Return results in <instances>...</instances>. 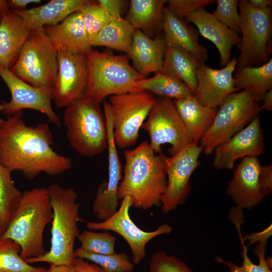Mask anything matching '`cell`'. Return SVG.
<instances>
[{"label": "cell", "mask_w": 272, "mask_h": 272, "mask_svg": "<svg viewBox=\"0 0 272 272\" xmlns=\"http://www.w3.org/2000/svg\"><path fill=\"white\" fill-rule=\"evenodd\" d=\"M23 111L8 116L0 127V162L11 172L29 180L40 173L57 176L72 168V161L52 149L53 134L47 123L28 126Z\"/></svg>", "instance_id": "6da1fadb"}, {"label": "cell", "mask_w": 272, "mask_h": 272, "mask_svg": "<svg viewBox=\"0 0 272 272\" xmlns=\"http://www.w3.org/2000/svg\"><path fill=\"white\" fill-rule=\"evenodd\" d=\"M122 177L118 197L129 196L131 207L142 210L160 206L166 188V156L156 153L149 142L125 150Z\"/></svg>", "instance_id": "7a4b0ae2"}, {"label": "cell", "mask_w": 272, "mask_h": 272, "mask_svg": "<svg viewBox=\"0 0 272 272\" xmlns=\"http://www.w3.org/2000/svg\"><path fill=\"white\" fill-rule=\"evenodd\" d=\"M46 188L53 212L50 248L38 257L25 260L29 264L46 262L75 266L77 259L75 242L80 234L78 226L80 205L77 201V192L72 188H64L57 183Z\"/></svg>", "instance_id": "3957f363"}, {"label": "cell", "mask_w": 272, "mask_h": 272, "mask_svg": "<svg viewBox=\"0 0 272 272\" xmlns=\"http://www.w3.org/2000/svg\"><path fill=\"white\" fill-rule=\"evenodd\" d=\"M52 217L47 188L26 190L6 231L0 238H10L17 242L23 259L38 257L45 252L44 232Z\"/></svg>", "instance_id": "277c9868"}, {"label": "cell", "mask_w": 272, "mask_h": 272, "mask_svg": "<svg viewBox=\"0 0 272 272\" xmlns=\"http://www.w3.org/2000/svg\"><path fill=\"white\" fill-rule=\"evenodd\" d=\"M85 56L88 81L84 95L98 103L113 95L139 92L135 82L147 78L130 65L127 54L115 55L91 48Z\"/></svg>", "instance_id": "5b68a950"}, {"label": "cell", "mask_w": 272, "mask_h": 272, "mask_svg": "<svg viewBox=\"0 0 272 272\" xmlns=\"http://www.w3.org/2000/svg\"><path fill=\"white\" fill-rule=\"evenodd\" d=\"M63 123L70 145L80 155L97 156L107 148V126L100 103L82 95L65 108Z\"/></svg>", "instance_id": "8992f818"}, {"label": "cell", "mask_w": 272, "mask_h": 272, "mask_svg": "<svg viewBox=\"0 0 272 272\" xmlns=\"http://www.w3.org/2000/svg\"><path fill=\"white\" fill-rule=\"evenodd\" d=\"M259 102L247 90L227 96L217 109L212 125L199 141L204 154H212L218 146L258 116L261 110Z\"/></svg>", "instance_id": "52a82bcc"}, {"label": "cell", "mask_w": 272, "mask_h": 272, "mask_svg": "<svg viewBox=\"0 0 272 272\" xmlns=\"http://www.w3.org/2000/svg\"><path fill=\"white\" fill-rule=\"evenodd\" d=\"M241 18L239 55L236 69L265 63L271 52L272 10L252 7L247 0L238 1Z\"/></svg>", "instance_id": "ba28073f"}, {"label": "cell", "mask_w": 272, "mask_h": 272, "mask_svg": "<svg viewBox=\"0 0 272 272\" xmlns=\"http://www.w3.org/2000/svg\"><path fill=\"white\" fill-rule=\"evenodd\" d=\"M57 70V51L47 35L31 30L12 73L32 86L53 90Z\"/></svg>", "instance_id": "9c48e42d"}, {"label": "cell", "mask_w": 272, "mask_h": 272, "mask_svg": "<svg viewBox=\"0 0 272 272\" xmlns=\"http://www.w3.org/2000/svg\"><path fill=\"white\" fill-rule=\"evenodd\" d=\"M156 100L154 95L146 91L109 96L108 104L112 116L113 137L116 147L124 149L135 144L140 129Z\"/></svg>", "instance_id": "30bf717a"}, {"label": "cell", "mask_w": 272, "mask_h": 272, "mask_svg": "<svg viewBox=\"0 0 272 272\" xmlns=\"http://www.w3.org/2000/svg\"><path fill=\"white\" fill-rule=\"evenodd\" d=\"M142 127L148 133L149 144L157 154L162 153L165 144L170 145L168 152L173 156L193 144L173 100L168 98H157Z\"/></svg>", "instance_id": "8fae6325"}, {"label": "cell", "mask_w": 272, "mask_h": 272, "mask_svg": "<svg viewBox=\"0 0 272 272\" xmlns=\"http://www.w3.org/2000/svg\"><path fill=\"white\" fill-rule=\"evenodd\" d=\"M202 152L200 145L193 143L175 155L166 157L167 183L160 201L164 214L176 209L188 196L190 177L200 164L198 158Z\"/></svg>", "instance_id": "7c38bea8"}, {"label": "cell", "mask_w": 272, "mask_h": 272, "mask_svg": "<svg viewBox=\"0 0 272 272\" xmlns=\"http://www.w3.org/2000/svg\"><path fill=\"white\" fill-rule=\"evenodd\" d=\"M130 207V197L125 196L111 217L99 222H86V227L90 230L111 231L121 236L130 248L132 263L139 264L146 256L147 244L157 236L170 233L172 228L170 225L164 224L152 231L142 230L131 219L129 213Z\"/></svg>", "instance_id": "4fadbf2b"}, {"label": "cell", "mask_w": 272, "mask_h": 272, "mask_svg": "<svg viewBox=\"0 0 272 272\" xmlns=\"http://www.w3.org/2000/svg\"><path fill=\"white\" fill-rule=\"evenodd\" d=\"M0 77L11 95L9 102L1 104L4 114L9 116L24 109H32L44 114L55 125H61V119L52 108V89L32 86L17 77L10 69L1 66Z\"/></svg>", "instance_id": "5bb4252c"}, {"label": "cell", "mask_w": 272, "mask_h": 272, "mask_svg": "<svg viewBox=\"0 0 272 272\" xmlns=\"http://www.w3.org/2000/svg\"><path fill=\"white\" fill-rule=\"evenodd\" d=\"M58 70L52 100L58 108H66L84 94L88 81L85 54L57 51Z\"/></svg>", "instance_id": "9a60e30c"}, {"label": "cell", "mask_w": 272, "mask_h": 272, "mask_svg": "<svg viewBox=\"0 0 272 272\" xmlns=\"http://www.w3.org/2000/svg\"><path fill=\"white\" fill-rule=\"evenodd\" d=\"M103 112L108 132V176L99 185L92 204L93 214L101 221L107 219L117 210L118 190L122 177V166L113 137L112 116L107 101L103 103Z\"/></svg>", "instance_id": "2e32d148"}, {"label": "cell", "mask_w": 272, "mask_h": 272, "mask_svg": "<svg viewBox=\"0 0 272 272\" xmlns=\"http://www.w3.org/2000/svg\"><path fill=\"white\" fill-rule=\"evenodd\" d=\"M264 151V138L260 118L257 116L244 128L215 149L213 165L217 169L232 170L238 159L257 158Z\"/></svg>", "instance_id": "e0dca14e"}, {"label": "cell", "mask_w": 272, "mask_h": 272, "mask_svg": "<svg viewBox=\"0 0 272 272\" xmlns=\"http://www.w3.org/2000/svg\"><path fill=\"white\" fill-rule=\"evenodd\" d=\"M237 62L234 57L220 69L200 63L196 73L194 98L205 106L213 108L220 106L227 96L237 91L233 79Z\"/></svg>", "instance_id": "ac0fdd59"}, {"label": "cell", "mask_w": 272, "mask_h": 272, "mask_svg": "<svg viewBox=\"0 0 272 272\" xmlns=\"http://www.w3.org/2000/svg\"><path fill=\"white\" fill-rule=\"evenodd\" d=\"M261 166L257 158L247 157L243 158L234 169L226 191L240 209L250 210L264 197L259 183Z\"/></svg>", "instance_id": "d6986e66"}, {"label": "cell", "mask_w": 272, "mask_h": 272, "mask_svg": "<svg viewBox=\"0 0 272 272\" xmlns=\"http://www.w3.org/2000/svg\"><path fill=\"white\" fill-rule=\"evenodd\" d=\"M43 31L57 51L85 54L92 47L81 12L70 15L57 25L44 26Z\"/></svg>", "instance_id": "ffe728a7"}, {"label": "cell", "mask_w": 272, "mask_h": 272, "mask_svg": "<svg viewBox=\"0 0 272 272\" xmlns=\"http://www.w3.org/2000/svg\"><path fill=\"white\" fill-rule=\"evenodd\" d=\"M187 22L194 24L198 32L211 41L218 49L220 57V65L225 66L231 60L233 46L240 41L239 34L229 29L205 9H199L185 18Z\"/></svg>", "instance_id": "44dd1931"}, {"label": "cell", "mask_w": 272, "mask_h": 272, "mask_svg": "<svg viewBox=\"0 0 272 272\" xmlns=\"http://www.w3.org/2000/svg\"><path fill=\"white\" fill-rule=\"evenodd\" d=\"M166 43L163 34L152 38L140 30H135L132 41L127 53L133 67L141 75L147 77L151 73L160 72Z\"/></svg>", "instance_id": "7402d4cb"}, {"label": "cell", "mask_w": 272, "mask_h": 272, "mask_svg": "<svg viewBox=\"0 0 272 272\" xmlns=\"http://www.w3.org/2000/svg\"><path fill=\"white\" fill-rule=\"evenodd\" d=\"M89 0H51L36 7L13 10L31 30L43 31L46 26L55 25L70 15L80 12Z\"/></svg>", "instance_id": "603a6c76"}, {"label": "cell", "mask_w": 272, "mask_h": 272, "mask_svg": "<svg viewBox=\"0 0 272 272\" xmlns=\"http://www.w3.org/2000/svg\"><path fill=\"white\" fill-rule=\"evenodd\" d=\"M162 29L166 46L184 49L200 62L205 63L208 53L206 48L199 43L198 31L167 7L163 11Z\"/></svg>", "instance_id": "cb8c5ba5"}, {"label": "cell", "mask_w": 272, "mask_h": 272, "mask_svg": "<svg viewBox=\"0 0 272 272\" xmlns=\"http://www.w3.org/2000/svg\"><path fill=\"white\" fill-rule=\"evenodd\" d=\"M31 30L11 10L0 20V66L11 69L27 41Z\"/></svg>", "instance_id": "d4e9b609"}, {"label": "cell", "mask_w": 272, "mask_h": 272, "mask_svg": "<svg viewBox=\"0 0 272 272\" xmlns=\"http://www.w3.org/2000/svg\"><path fill=\"white\" fill-rule=\"evenodd\" d=\"M173 101L193 143L198 144L212 125L217 108L202 105L193 95Z\"/></svg>", "instance_id": "484cf974"}, {"label": "cell", "mask_w": 272, "mask_h": 272, "mask_svg": "<svg viewBox=\"0 0 272 272\" xmlns=\"http://www.w3.org/2000/svg\"><path fill=\"white\" fill-rule=\"evenodd\" d=\"M200 62L187 51L166 46L160 72L185 84L193 94L196 86V73Z\"/></svg>", "instance_id": "4316f807"}, {"label": "cell", "mask_w": 272, "mask_h": 272, "mask_svg": "<svg viewBox=\"0 0 272 272\" xmlns=\"http://www.w3.org/2000/svg\"><path fill=\"white\" fill-rule=\"evenodd\" d=\"M166 0H131L125 19L135 30L153 33L162 29Z\"/></svg>", "instance_id": "83f0119b"}, {"label": "cell", "mask_w": 272, "mask_h": 272, "mask_svg": "<svg viewBox=\"0 0 272 272\" xmlns=\"http://www.w3.org/2000/svg\"><path fill=\"white\" fill-rule=\"evenodd\" d=\"M229 217L236 226L242 246V264L240 266H237L233 262L225 260L219 256L215 257L216 261L226 265L228 267L229 272H272L271 261H270L269 258L266 259L265 257L266 240L259 242V244L255 248L254 252L258 258V263H254L248 255V246L245 245L244 240L241 235V225L244 221L242 210L238 209L230 210Z\"/></svg>", "instance_id": "f1b7e54d"}, {"label": "cell", "mask_w": 272, "mask_h": 272, "mask_svg": "<svg viewBox=\"0 0 272 272\" xmlns=\"http://www.w3.org/2000/svg\"><path fill=\"white\" fill-rule=\"evenodd\" d=\"M233 79L237 91L248 90L260 102L265 93L272 88V58L260 66L236 69Z\"/></svg>", "instance_id": "f546056e"}, {"label": "cell", "mask_w": 272, "mask_h": 272, "mask_svg": "<svg viewBox=\"0 0 272 272\" xmlns=\"http://www.w3.org/2000/svg\"><path fill=\"white\" fill-rule=\"evenodd\" d=\"M135 29L121 18L112 19L95 37L92 46H105L127 54L130 48Z\"/></svg>", "instance_id": "4dcf8cb0"}, {"label": "cell", "mask_w": 272, "mask_h": 272, "mask_svg": "<svg viewBox=\"0 0 272 272\" xmlns=\"http://www.w3.org/2000/svg\"><path fill=\"white\" fill-rule=\"evenodd\" d=\"M135 86L140 91H146L172 100L186 98L193 94L181 81L160 72L151 78L137 81Z\"/></svg>", "instance_id": "1f68e13d"}, {"label": "cell", "mask_w": 272, "mask_h": 272, "mask_svg": "<svg viewBox=\"0 0 272 272\" xmlns=\"http://www.w3.org/2000/svg\"><path fill=\"white\" fill-rule=\"evenodd\" d=\"M11 172L0 162V237L17 210L23 192L15 186Z\"/></svg>", "instance_id": "d6a6232c"}, {"label": "cell", "mask_w": 272, "mask_h": 272, "mask_svg": "<svg viewBox=\"0 0 272 272\" xmlns=\"http://www.w3.org/2000/svg\"><path fill=\"white\" fill-rule=\"evenodd\" d=\"M21 248L13 240L0 238V272H45L46 268L35 267L20 256Z\"/></svg>", "instance_id": "836d02e7"}, {"label": "cell", "mask_w": 272, "mask_h": 272, "mask_svg": "<svg viewBox=\"0 0 272 272\" xmlns=\"http://www.w3.org/2000/svg\"><path fill=\"white\" fill-rule=\"evenodd\" d=\"M77 258L90 261L99 266L103 272H131L134 264L124 252L99 254L86 251L80 247L75 249Z\"/></svg>", "instance_id": "e575fe53"}, {"label": "cell", "mask_w": 272, "mask_h": 272, "mask_svg": "<svg viewBox=\"0 0 272 272\" xmlns=\"http://www.w3.org/2000/svg\"><path fill=\"white\" fill-rule=\"evenodd\" d=\"M78 240L81 248L99 254H110L115 252L116 238L107 231L95 232L85 230L80 234Z\"/></svg>", "instance_id": "d590c367"}, {"label": "cell", "mask_w": 272, "mask_h": 272, "mask_svg": "<svg viewBox=\"0 0 272 272\" xmlns=\"http://www.w3.org/2000/svg\"><path fill=\"white\" fill-rule=\"evenodd\" d=\"M80 12L91 44L95 37L112 18L97 1H89Z\"/></svg>", "instance_id": "8d00e7d4"}, {"label": "cell", "mask_w": 272, "mask_h": 272, "mask_svg": "<svg viewBox=\"0 0 272 272\" xmlns=\"http://www.w3.org/2000/svg\"><path fill=\"white\" fill-rule=\"evenodd\" d=\"M213 15L231 30L240 34L241 18L237 0H218Z\"/></svg>", "instance_id": "74e56055"}, {"label": "cell", "mask_w": 272, "mask_h": 272, "mask_svg": "<svg viewBox=\"0 0 272 272\" xmlns=\"http://www.w3.org/2000/svg\"><path fill=\"white\" fill-rule=\"evenodd\" d=\"M149 269L150 272H194L184 262L162 251L152 255Z\"/></svg>", "instance_id": "f35d334b"}, {"label": "cell", "mask_w": 272, "mask_h": 272, "mask_svg": "<svg viewBox=\"0 0 272 272\" xmlns=\"http://www.w3.org/2000/svg\"><path fill=\"white\" fill-rule=\"evenodd\" d=\"M215 3L213 0H169L167 1L166 7L178 18L184 20L187 15Z\"/></svg>", "instance_id": "ab89813d"}, {"label": "cell", "mask_w": 272, "mask_h": 272, "mask_svg": "<svg viewBox=\"0 0 272 272\" xmlns=\"http://www.w3.org/2000/svg\"><path fill=\"white\" fill-rule=\"evenodd\" d=\"M259 183L261 193L265 196L269 195L272 191V164L260 167Z\"/></svg>", "instance_id": "60d3db41"}, {"label": "cell", "mask_w": 272, "mask_h": 272, "mask_svg": "<svg viewBox=\"0 0 272 272\" xmlns=\"http://www.w3.org/2000/svg\"><path fill=\"white\" fill-rule=\"evenodd\" d=\"M97 2L106 11L112 19H118L122 18L121 14L125 1L99 0Z\"/></svg>", "instance_id": "b9f144b4"}, {"label": "cell", "mask_w": 272, "mask_h": 272, "mask_svg": "<svg viewBox=\"0 0 272 272\" xmlns=\"http://www.w3.org/2000/svg\"><path fill=\"white\" fill-rule=\"evenodd\" d=\"M75 267L77 272H103L99 266L81 258H77Z\"/></svg>", "instance_id": "7bdbcfd3"}, {"label": "cell", "mask_w": 272, "mask_h": 272, "mask_svg": "<svg viewBox=\"0 0 272 272\" xmlns=\"http://www.w3.org/2000/svg\"><path fill=\"white\" fill-rule=\"evenodd\" d=\"M40 0H9L8 4L10 10H23L26 9L28 5L31 4L40 3Z\"/></svg>", "instance_id": "ee69618b"}, {"label": "cell", "mask_w": 272, "mask_h": 272, "mask_svg": "<svg viewBox=\"0 0 272 272\" xmlns=\"http://www.w3.org/2000/svg\"><path fill=\"white\" fill-rule=\"evenodd\" d=\"M250 5L253 8L264 11L271 8V0H247Z\"/></svg>", "instance_id": "f6af8a7d"}, {"label": "cell", "mask_w": 272, "mask_h": 272, "mask_svg": "<svg viewBox=\"0 0 272 272\" xmlns=\"http://www.w3.org/2000/svg\"><path fill=\"white\" fill-rule=\"evenodd\" d=\"M263 104L260 106L261 110L271 111L272 110V88L263 95L261 101Z\"/></svg>", "instance_id": "bcb514c9"}, {"label": "cell", "mask_w": 272, "mask_h": 272, "mask_svg": "<svg viewBox=\"0 0 272 272\" xmlns=\"http://www.w3.org/2000/svg\"><path fill=\"white\" fill-rule=\"evenodd\" d=\"M45 272H77L75 266L50 265Z\"/></svg>", "instance_id": "7dc6e473"}, {"label": "cell", "mask_w": 272, "mask_h": 272, "mask_svg": "<svg viewBox=\"0 0 272 272\" xmlns=\"http://www.w3.org/2000/svg\"><path fill=\"white\" fill-rule=\"evenodd\" d=\"M10 11L8 1L0 0V20Z\"/></svg>", "instance_id": "c3c4849f"}, {"label": "cell", "mask_w": 272, "mask_h": 272, "mask_svg": "<svg viewBox=\"0 0 272 272\" xmlns=\"http://www.w3.org/2000/svg\"><path fill=\"white\" fill-rule=\"evenodd\" d=\"M2 111V105L0 104V112ZM5 120L3 119L0 117V127L4 124Z\"/></svg>", "instance_id": "681fc988"}]
</instances>
